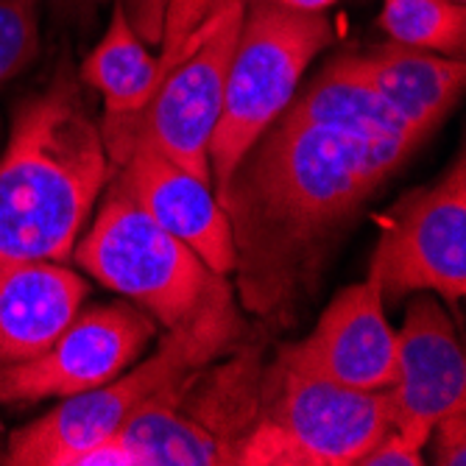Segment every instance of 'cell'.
<instances>
[{"mask_svg": "<svg viewBox=\"0 0 466 466\" xmlns=\"http://www.w3.org/2000/svg\"><path fill=\"white\" fill-rule=\"evenodd\" d=\"M383 302L431 290L450 305L466 293V159L463 151L428 187L402 196L371 251L369 274Z\"/></svg>", "mask_w": 466, "mask_h": 466, "instance_id": "obj_9", "label": "cell"}, {"mask_svg": "<svg viewBox=\"0 0 466 466\" xmlns=\"http://www.w3.org/2000/svg\"><path fill=\"white\" fill-rule=\"evenodd\" d=\"M358 463L360 466H421L425 463V450L416 447L400 431L389 428Z\"/></svg>", "mask_w": 466, "mask_h": 466, "instance_id": "obj_21", "label": "cell"}, {"mask_svg": "<svg viewBox=\"0 0 466 466\" xmlns=\"http://www.w3.org/2000/svg\"><path fill=\"white\" fill-rule=\"evenodd\" d=\"M42 4H48V12H51V17L56 23H62V25H70V23L84 25L106 4V0H42Z\"/></svg>", "mask_w": 466, "mask_h": 466, "instance_id": "obj_23", "label": "cell"}, {"mask_svg": "<svg viewBox=\"0 0 466 466\" xmlns=\"http://www.w3.org/2000/svg\"><path fill=\"white\" fill-rule=\"evenodd\" d=\"M383 308V293L366 277L335 296L308 338L279 347L274 358L293 371L360 391H383L397 380V329Z\"/></svg>", "mask_w": 466, "mask_h": 466, "instance_id": "obj_12", "label": "cell"}, {"mask_svg": "<svg viewBox=\"0 0 466 466\" xmlns=\"http://www.w3.org/2000/svg\"><path fill=\"white\" fill-rule=\"evenodd\" d=\"M109 179L101 126L65 54L46 87L15 106L0 157V263L70 260Z\"/></svg>", "mask_w": 466, "mask_h": 466, "instance_id": "obj_2", "label": "cell"}, {"mask_svg": "<svg viewBox=\"0 0 466 466\" xmlns=\"http://www.w3.org/2000/svg\"><path fill=\"white\" fill-rule=\"evenodd\" d=\"M416 148L282 112L216 190L232 229L240 308L271 329L288 327L360 209Z\"/></svg>", "mask_w": 466, "mask_h": 466, "instance_id": "obj_1", "label": "cell"}, {"mask_svg": "<svg viewBox=\"0 0 466 466\" xmlns=\"http://www.w3.org/2000/svg\"><path fill=\"white\" fill-rule=\"evenodd\" d=\"M394 431L425 450L436 421L466 408V358L455 327L431 290L410 293L397 332V380L386 389Z\"/></svg>", "mask_w": 466, "mask_h": 466, "instance_id": "obj_11", "label": "cell"}, {"mask_svg": "<svg viewBox=\"0 0 466 466\" xmlns=\"http://www.w3.org/2000/svg\"><path fill=\"white\" fill-rule=\"evenodd\" d=\"M246 0H171L159 54L165 73L148 104L120 123L101 126L109 162L146 143L185 171L213 185L209 140L224 109L227 73L240 34Z\"/></svg>", "mask_w": 466, "mask_h": 466, "instance_id": "obj_3", "label": "cell"}, {"mask_svg": "<svg viewBox=\"0 0 466 466\" xmlns=\"http://www.w3.org/2000/svg\"><path fill=\"white\" fill-rule=\"evenodd\" d=\"M433 463L439 466H463L466 463V408L452 410L436 421L431 431Z\"/></svg>", "mask_w": 466, "mask_h": 466, "instance_id": "obj_20", "label": "cell"}, {"mask_svg": "<svg viewBox=\"0 0 466 466\" xmlns=\"http://www.w3.org/2000/svg\"><path fill=\"white\" fill-rule=\"evenodd\" d=\"M347 59L413 129L425 135H433L447 120L466 84L463 59L394 42L347 54Z\"/></svg>", "mask_w": 466, "mask_h": 466, "instance_id": "obj_15", "label": "cell"}, {"mask_svg": "<svg viewBox=\"0 0 466 466\" xmlns=\"http://www.w3.org/2000/svg\"><path fill=\"white\" fill-rule=\"evenodd\" d=\"M90 285L56 260L0 263V369L46 352L78 316Z\"/></svg>", "mask_w": 466, "mask_h": 466, "instance_id": "obj_14", "label": "cell"}, {"mask_svg": "<svg viewBox=\"0 0 466 466\" xmlns=\"http://www.w3.org/2000/svg\"><path fill=\"white\" fill-rule=\"evenodd\" d=\"M42 0H0V93L39 54Z\"/></svg>", "mask_w": 466, "mask_h": 466, "instance_id": "obj_19", "label": "cell"}, {"mask_svg": "<svg viewBox=\"0 0 466 466\" xmlns=\"http://www.w3.org/2000/svg\"><path fill=\"white\" fill-rule=\"evenodd\" d=\"M380 28L394 46L463 59L466 9L452 0H383Z\"/></svg>", "mask_w": 466, "mask_h": 466, "instance_id": "obj_18", "label": "cell"}, {"mask_svg": "<svg viewBox=\"0 0 466 466\" xmlns=\"http://www.w3.org/2000/svg\"><path fill=\"white\" fill-rule=\"evenodd\" d=\"M246 338L248 324L235 299V285L227 279L196 316L167 327L146 360H135L101 389L65 397L54 410L15 431L6 463L70 466L78 452L112 439L143 405Z\"/></svg>", "mask_w": 466, "mask_h": 466, "instance_id": "obj_4", "label": "cell"}, {"mask_svg": "<svg viewBox=\"0 0 466 466\" xmlns=\"http://www.w3.org/2000/svg\"><path fill=\"white\" fill-rule=\"evenodd\" d=\"M452 4H466V0H452Z\"/></svg>", "mask_w": 466, "mask_h": 466, "instance_id": "obj_25", "label": "cell"}, {"mask_svg": "<svg viewBox=\"0 0 466 466\" xmlns=\"http://www.w3.org/2000/svg\"><path fill=\"white\" fill-rule=\"evenodd\" d=\"M266 350L240 341L143 405L115 433L137 466H235L260 410Z\"/></svg>", "mask_w": 466, "mask_h": 466, "instance_id": "obj_5", "label": "cell"}, {"mask_svg": "<svg viewBox=\"0 0 466 466\" xmlns=\"http://www.w3.org/2000/svg\"><path fill=\"white\" fill-rule=\"evenodd\" d=\"M332 39L335 31L324 12L305 15L268 0H246L227 73L224 109L209 140L216 190L229 179L254 140L288 109L308 67Z\"/></svg>", "mask_w": 466, "mask_h": 466, "instance_id": "obj_7", "label": "cell"}, {"mask_svg": "<svg viewBox=\"0 0 466 466\" xmlns=\"http://www.w3.org/2000/svg\"><path fill=\"white\" fill-rule=\"evenodd\" d=\"M73 260L165 329L196 316L229 279L209 271L187 243L165 232L115 179L104 187L93 227L76 240Z\"/></svg>", "mask_w": 466, "mask_h": 466, "instance_id": "obj_8", "label": "cell"}, {"mask_svg": "<svg viewBox=\"0 0 466 466\" xmlns=\"http://www.w3.org/2000/svg\"><path fill=\"white\" fill-rule=\"evenodd\" d=\"M394 425L383 391L266 360L260 410L235 466H352Z\"/></svg>", "mask_w": 466, "mask_h": 466, "instance_id": "obj_6", "label": "cell"}, {"mask_svg": "<svg viewBox=\"0 0 466 466\" xmlns=\"http://www.w3.org/2000/svg\"><path fill=\"white\" fill-rule=\"evenodd\" d=\"M165 73V56L148 54L146 42L126 17L123 0L115 4L112 20L98 46L84 59L78 78L104 98L101 126L137 115L157 93Z\"/></svg>", "mask_w": 466, "mask_h": 466, "instance_id": "obj_17", "label": "cell"}, {"mask_svg": "<svg viewBox=\"0 0 466 466\" xmlns=\"http://www.w3.org/2000/svg\"><path fill=\"white\" fill-rule=\"evenodd\" d=\"M285 112L316 126H327V129H341L363 137L402 140L413 146H421L431 137L413 129L350 65L347 54L327 62L305 87L299 84Z\"/></svg>", "mask_w": 466, "mask_h": 466, "instance_id": "obj_16", "label": "cell"}, {"mask_svg": "<svg viewBox=\"0 0 466 466\" xmlns=\"http://www.w3.org/2000/svg\"><path fill=\"white\" fill-rule=\"evenodd\" d=\"M112 179L174 238L187 243L209 271L235 274L232 229L213 185L201 182L162 151L135 143L112 162Z\"/></svg>", "mask_w": 466, "mask_h": 466, "instance_id": "obj_13", "label": "cell"}, {"mask_svg": "<svg viewBox=\"0 0 466 466\" xmlns=\"http://www.w3.org/2000/svg\"><path fill=\"white\" fill-rule=\"evenodd\" d=\"M154 335L157 321L129 299L78 310L42 355L0 369V405H31L101 389L146 352Z\"/></svg>", "mask_w": 466, "mask_h": 466, "instance_id": "obj_10", "label": "cell"}, {"mask_svg": "<svg viewBox=\"0 0 466 466\" xmlns=\"http://www.w3.org/2000/svg\"><path fill=\"white\" fill-rule=\"evenodd\" d=\"M167 4H171V0H123L126 17H129V23L135 25L143 42L159 46Z\"/></svg>", "mask_w": 466, "mask_h": 466, "instance_id": "obj_22", "label": "cell"}, {"mask_svg": "<svg viewBox=\"0 0 466 466\" xmlns=\"http://www.w3.org/2000/svg\"><path fill=\"white\" fill-rule=\"evenodd\" d=\"M274 6H282V9H290V12H305V15H319V12H327L332 9L338 0H268Z\"/></svg>", "mask_w": 466, "mask_h": 466, "instance_id": "obj_24", "label": "cell"}]
</instances>
